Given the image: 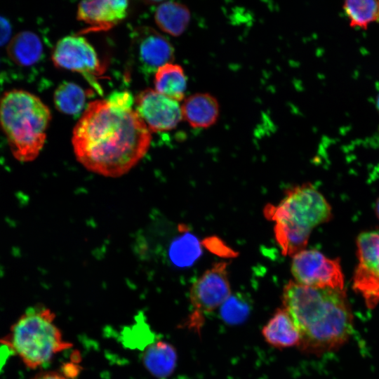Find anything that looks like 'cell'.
Listing matches in <instances>:
<instances>
[{"label":"cell","instance_id":"cell-18","mask_svg":"<svg viewBox=\"0 0 379 379\" xmlns=\"http://www.w3.org/2000/svg\"><path fill=\"white\" fill-rule=\"evenodd\" d=\"M154 73L155 91L178 102L183 99L187 79L180 65L167 63L159 67Z\"/></svg>","mask_w":379,"mask_h":379},{"label":"cell","instance_id":"cell-10","mask_svg":"<svg viewBox=\"0 0 379 379\" xmlns=\"http://www.w3.org/2000/svg\"><path fill=\"white\" fill-rule=\"evenodd\" d=\"M135 111L150 131L171 130L182 120L181 106L178 102L155 90L146 89L135 100Z\"/></svg>","mask_w":379,"mask_h":379},{"label":"cell","instance_id":"cell-20","mask_svg":"<svg viewBox=\"0 0 379 379\" xmlns=\"http://www.w3.org/2000/svg\"><path fill=\"white\" fill-rule=\"evenodd\" d=\"M343 9L352 27L366 29L378 20V0H344Z\"/></svg>","mask_w":379,"mask_h":379},{"label":"cell","instance_id":"cell-4","mask_svg":"<svg viewBox=\"0 0 379 379\" xmlns=\"http://www.w3.org/2000/svg\"><path fill=\"white\" fill-rule=\"evenodd\" d=\"M48 107L36 95L13 89L0 98V126L13 157L34 160L44 148L51 121Z\"/></svg>","mask_w":379,"mask_h":379},{"label":"cell","instance_id":"cell-3","mask_svg":"<svg viewBox=\"0 0 379 379\" xmlns=\"http://www.w3.org/2000/svg\"><path fill=\"white\" fill-rule=\"evenodd\" d=\"M265 215L274 222V234L285 255L304 250L312 230L328 222L332 209L323 194L305 183L286 191L277 205H267Z\"/></svg>","mask_w":379,"mask_h":379},{"label":"cell","instance_id":"cell-8","mask_svg":"<svg viewBox=\"0 0 379 379\" xmlns=\"http://www.w3.org/2000/svg\"><path fill=\"white\" fill-rule=\"evenodd\" d=\"M291 273L295 282L311 287L344 289V275L338 258H329L315 249L293 255Z\"/></svg>","mask_w":379,"mask_h":379},{"label":"cell","instance_id":"cell-28","mask_svg":"<svg viewBox=\"0 0 379 379\" xmlns=\"http://www.w3.org/2000/svg\"><path fill=\"white\" fill-rule=\"evenodd\" d=\"M378 1H379V0H378ZM378 20H379V15H378Z\"/></svg>","mask_w":379,"mask_h":379},{"label":"cell","instance_id":"cell-21","mask_svg":"<svg viewBox=\"0 0 379 379\" xmlns=\"http://www.w3.org/2000/svg\"><path fill=\"white\" fill-rule=\"evenodd\" d=\"M222 318L230 323L242 321L247 314V305L241 300L230 295L221 306Z\"/></svg>","mask_w":379,"mask_h":379},{"label":"cell","instance_id":"cell-9","mask_svg":"<svg viewBox=\"0 0 379 379\" xmlns=\"http://www.w3.org/2000/svg\"><path fill=\"white\" fill-rule=\"evenodd\" d=\"M51 58L56 67L82 74L99 89L95 78L103 73L104 67L94 47L85 37L79 34L62 37L55 44Z\"/></svg>","mask_w":379,"mask_h":379},{"label":"cell","instance_id":"cell-22","mask_svg":"<svg viewBox=\"0 0 379 379\" xmlns=\"http://www.w3.org/2000/svg\"><path fill=\"white\" fill-rule=\"evenodd\" d=\"M113 108L119 110H131L135 100L128 91L113 92L106 100Z\"/></svg>","mask_w":379,"mask_h":379},{"label":"cell","instance_id":"cell-7","mask_svg":"<svg viewBox=\"0 0 379 379\" xmlns=\"http://www.w3.org/2000/svg\"><path fill=\"white\" fill-rule=\"evenodd\" d=\"M358 263L352 278L353 290L368 309L379 303V232H361L356 239Z\"/></svg>","mask_w":379,"mask_h":379},{"label":"cell","instance_id":"cell-13","mask_svg":"<svg viewBox=\"0 0 379 379\" xmlns=\"http://www.w3.org/2000/svg\"><path fill=\"white\" fill-rule=\"evenodd\" d=\"M262 335L268 345L278 349L299 347L300 343V332L284 307L277 310L263 326Z\"/></svg>","mask_w":379,"mask_h":379},{"label":"cell","instance_id":"cell-23","mask_svg":"<svg viewBox=\"0 0 379 379\" xmlns=\"http://www.w3.org/2000/svg\"><path fill=\"white\" fill-rule=\"evenodd\" d=\"M11 27L9 22L0 16V46L5 44L10 39Z\"/></svg>","mask_w":379,"mask_h":379},{"label":"cell","instance_id":"cell-16","mask_svg":"<svg viewBox=\"0 0 379 379\" xmlns=\"http://www.w3.org/2000/svg\"><path fill=\"white\" fill-rule=\"evenodd\" d=\"M43 46L35 33L23 31L15 34L7 46V53L16 65L29 67L36 64L41 57Z\"/></svg>","mask_w":379,"mask_h":379},{"label":"cell","instance_id":"cell-12","mask_svg":"<svg viewBox=\"0 0 379 379\" xmlns=\"http://www.w3.org/2000/svg\"><path fill=\"white\" fill-rule=\"evenodd\" d=\"M130 2L131 0H81L77 18L88 25L87 32L107 31L126 18Z\"/></svg>","mask_w":379,"mask_h":379},{"label":"cell","instance_id":"cell-5","mask_svg":"<svg viewBox=\"0 0 379 379\" xmlns=\"http://www.w3.org/2000/svg\"><path fill=\"white\" fill-rule=\"evenodd\" d=\"M55 314L48 308H28L11 326L0 343L17 355L31 369L44 366L55 356L72 346L54 323Z\"/></svg>","mask_w":379,"mask_h":379},{"label":"cell","instance_id":"cell-6","mask_svg":"<svg viewBox=\"0 0 379 379\" xmlns=\"http://www.w3.org/2000/svg\"><path fill=\"white\" fill-rule=\"evenodd\" d=\"M230 295L227 263L217 262L205 271L191 286L190 301L192 312L188 318V327L199 331L204 317L221 307Z\"/></svg>","mask_w":379,"mask_h":379},{"label":"cell","instance_id":"cell-24","mask_svg":"<svg viewBox=\"0 0 379 379\" xmlns=\"http://www.w3.org/2000/svg\"><path fill=\"white\" fill-rule=\"evenodd\" d=\"M32 379H68L66 376L56 371L41 372L34 375Z\"/></svg>","mask_w":379,"mask_h":379},{"label":"cell","instance_id":"cell-15","mask_svg":"<svg viewBox=\"0 0 379 379\" xmlns=\"http://www.w3.org/2000/svg\"><path fill=\"white\" fill-rule=\"evenodd\" d=\"M142 362L152 375L159 379H165L174 371L177 353L172 345L159 340L145 350L142 354Z\"/></svg>","mask_w":379,"mask_h":379},{"label":"cell","instance_id":"cell-11","mask_svg":"<svg viewBox=\"0 0 379 379\" xmlns=\"http://www.w3.org/2000/svg\"><path fill=\"white\" fill-rule=\"evenodd\" d=\"M131 51L136 62L146 73H153L174 58L173 47L161 33L148 26L134 29Z\"/></svg>","mask_w":379,"mask_h":379},{"label":"cell","instance_id":"cell-14","mask_svg":"<svg viewBox=\"0 0 379 379\" xmlns=\"http://www.w3.org/2000/svg\"><path fill=\"white\" fill-rule=\"evenodd\" d=\"M182 118L193 128H206L216 123L220 114L217 99L209 93H195L181 106Z\"/></svg>","mask_w":379,"mask_h":379},{"label":"cell","instance_id":"cell-17","mask_svg":"<svg viewBox=\"0 0 379 379\" xmlns=\"http://www.w3.org/2000/svg\"><path fill=\"white\" fill-rule=\"evenodd\" d=\"M190 19L189 8L174 1L162 2L154 13V20L157 26L163 32L173 36H178L185 31Z\"/></svg>","mask_w":379,"mask_h":379},{"label":"cell","instance_id":"cell-26","mask_svg":"<svg viewBox=\"0 0 379 379\" xmlns=\"http://www.w3.org/2000/svg\"><path fill=\"white\" fill-rule=\"evenodd\" d=\"M145 3L149 4H155L158 3H162L164 0H142Z\"/></svg>","mask_w":379,"mask_h":379},{"label":"cell","instance_id":"cell-19","mask_svg":"<svg viewBox=\"0 0 379 379\" xmlns=\"http://www.w3.org/2000/svg\"><path fill=\"white\" fill-rule=\"evenodd\" d=\"M86 98L87 93L81 86L73 82L65 81L55 89L53 102L60 112L77 116L84 109Z\"/></svg>","mask_w":379,"mask_h":379},{"label":"cell","instance_id":"cell-27","mask_svg":"<svg viewBox=\"0 0 379 379\" xmlns=\"http://www.w3.org/2000/svg\"><path fill=\"white\" fill-rule=\"evenodd\" d=\"M378 106H379V98H378Z\"/></svg>","mask_w":379,"mask_h":379},{"label":"cell","instance_id":"cell-2","mask_svg":"<svg viewBox=\"0 0 379 379\" xmlns=\"http://www.w3.org/2000/svg\"><path fill=\"white\" fill-rule=\"evenodd\" d=\"M282 302L300 332L299 347L304 352L321 355L335 351L353 333L354 316L345 289L291 281L284 288Z\"/></svg>","mask_w":379,"mask_h":379},{"label":"cell","instance_id":"cell-1","mask_svg":"<svg viewBox=\"0 0 379 379\" xmlns=\"http://www.w3.org/2000/svg\"><path fill=\"white\" fill-rule=\"evenodd\" d=\"M151 131L131 110L113 108L107 100L90 102L75 125V157L87 170L117 178L131 171L145 155Z\"/></svg>","mask_w":379,"mask_h":379},{"label":"cell","instance_id":"cell-25","mask_svg":"<svg viewBox=\"0 0 379 379\" xmlns=\"http://www.w3.org/2000/svg\"><path fill=\"white\" fill-rule=\"evenodd\" d=\"M374 211H375L376 217L379 220V197L377 198L375 201Z\"/></svg>","mask_w":379,"mask_h":379}]
</instances>
